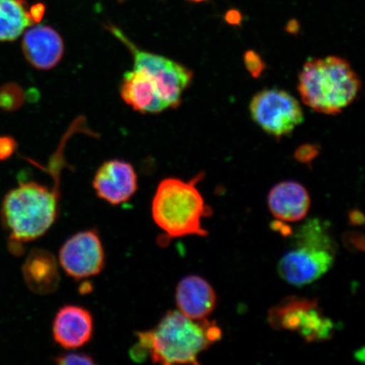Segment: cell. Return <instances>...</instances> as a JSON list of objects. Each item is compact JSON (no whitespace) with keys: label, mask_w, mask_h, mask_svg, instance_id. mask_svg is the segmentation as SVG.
<instances>
[{"label":"cell","mask_w":365,"mask_h":365,"mask_svg":"<svg viewBox=\"0 0 365 365\" xmlns=\"http://www.w3.org/2000/svg\"><path fill=\"white\" fill-rule=\"evenodd\" d=\"M251 118L268 135L280 139L302 124L304 112L294 96L278 88L263 89L251 99Z\"/></svg>","instance_id":"ba28073f"},{"label":"cell","mask_w":365,"mask_h":365,"mask_svg":"<svg viewBox=\"0 0 365 365\" xmlns=\"http://www.w3.org/2000/svg\"><path fill=\"white\" fill-rule=\"evenodd\" d=\"M362 83L349 61L339 56L312 58L299 76L301 99L319 113L336 115L357 98Z\"/></svg>","instance_id":"3957f363"},{"label":"cell","mask_w":365,"mask_h":365,"mask_svg":"<svg viewBox=\"0 0 365 365\" xmlns=\"http://www.w3.org/2000/svg\"><path fill=\"white\" fill-rule=\"evenodd\" d=\"M15 140L9 136H0V160H6L15 152Z\"/></svg>","instance_id":"7402d4cb"},{"label":"cell","mask_w":365,"mask_h":365,"mask_svg":"<svg viewBox=\"0 0 365 365\" xmlns=\"http://www.w3.org/2000/svg\"><path fill=\"white\" fill-rule=\"evenodd\" d=\"M242 20H243V16H242V14L238 10L231 9V10L227 11L225 21L228 24L232 26H240Z\"/></svg>","instance_id":"cb8c5ba5"},{"label":"cell","mask_w":365,"mask_h":365,"mask_svg":"<svg viewBox=\"0 0 365 365\" xmlns=\"http://www.w3.org/2000/svg\"><path fill=\"white\" fill-rule=\"evenodd\" d=\"M21 46L26 61L43 71L56 67L65 50L61 35L47 26H36L26 31Z\"/></svg>","instance_id":"4fadbf2b"},{"label":"cell","mask_w":365,"mask_h":365,"mask_svg":"<svg viewBox=\"0 0 365 365\" xmlns=\"http://www.w3.org/2000/svg\"><path fill=\"white\" fill-rule=\"evenodd\" d=\"M54 361L61 365H90L96 364L93 356L86 354L66 353L54 358Z\"/></svg>","instance_id":"ffe728a7"},{"label":"cell","mask_w":365,"mask_h":365,"mask_svg":"<svg viewBox=\"0 0 365 365\" xmlns=\"http://www.w3.org/2000/svg\"><path fill=\"white\" fill-rule=\"evenodd\" d=\"M62 150L53 157L56 178L52 189L36 182H22L9 191L1 207V221L14 245L19 246L43 236L56 222L58 213V182Z\"/></svg>","instance_id":"7a4b0ae2"},{"label":"cell","mask_w":365,"mask_h":365,"mask_svg":"<svg viewBox=\"0 0 365 365\" xmlns=\"http://www.w3.org/2000/svg\"><path fill=\"white\" fill-rule=\"evenodd\" d=\"M130 355L135 361L149 358L154 364H199V355L222 339L216 322L193 319L170 310L148 331L136 333Z\"/></svg>","instance_id":"6da1fadb"},{"label":"cell","mask_w":365,"mask_h":365,"mask_svg":"<svg viewBox=\"0 0 365 365\" xmlns=\"http://www.w3.org/2000/svg\"><path fill=\"white\" fill-rule=\"evenodd\" d=\"M286 30L292 34L298 33L299 30V21H297L296 20L289 21L286 26Z\"/></svg>","instance_id":"4316f807"},{"label":"cell","mask_w":365,"mask_h":365,"mask_svg":"<svg viewBox=\"0 0 365 365\" xmlns=\"http://www.w3.org/2000/svg\"><path fill=\"white\" fill-rule=\"evenodd\" d=\"M58 264L57 259L50 251L31 250L22 267L26 286L41 295L56 292L61 282Z\"/></svg>","instance_id":"2e32d148"},{"label":"cell","mask_w":365,"mask_h":365,"mask_svg":"<svg viewBox=\"0 0 365 365\" xmlns=\"http://www.w3.org/2000/svg\"><path fill=\"white\" fill-rule=\"evenodd\" d=\"M31 19L34 22L42 21L45 13V6L43 3H38L31 6L29 11Z\"/></svg>","instance_id":"d4e9b609"},{"label":"cell","mask_w":365,"mask_h":365,"mask_svg":"<svg viewBox=\"0 0 365 365\" xmlns=\"http://www.w3.org/2000/svg\"><path fill=\"white\" fill-rule=\"evenodd\" d=\"M118 1H120V2H124V1H125V0H118Z\"/></svg>","instance_id":"f1b7e54d"},{"label":"cell","mask_w":365,"mask_h":365,"mask_svg":"<svg viewBox=\"0 0 365 365\" xmlns=\"http://www.w3.org/2000/svg\"><path fill=\"white\" fill-rule=\"evenodd\" d=\"M121 98L135 111L158 113L170 108L156 79L143 68L134 67L123 77Z\"/></svg>","instance_id":"8fae6325"},{"label":"cell","mask_w":365,"mask_h":365,"mask_svg":"<svg viewBox=\"0 0 365 365\" xmlns=\"http://www.w3.org/2000/svg\"><path fill=\"white\" fill-rule=\"evenodd\" d=\"M178 310L193 319H207L217 307V297L204 278L187 276L180 281L175 294Z\"/></svg>","instance_id":"5bb4252c"},{"label":"cell","mask_w":365,"mask_h":365,"mask_svg":"<svg viewBox=\"0 0 365 365\" xmlns=\"http://www.w3.org/2000/svg\"><path fill=\"white\" fill-rule=\"evenodd\" d=\"M319 150L318 145L304 144L297 148L294 158L301 163L309 164L318 156Z\"/></svg>","instance_id":"44dd1931"},{"label":"cell","mask_w":365,"mask_h":365,"mask_svg":"<svg viewBox=\"0 0 365 365\" xmlns=\"http://www.w3.org/2000/svg\"><path fill=\"white\" fill-rule=\"evenodd\" d=\"M202 177V173L188 182L176 178L160 182L153 200L152 215L154 222L163 232L162 242L208 235L202 227V220L211 216L212 211L205 205L196 187Z\"/></svg>","instance_id":"277c9868"},{"label":"cell","mask_w":365,"mask_h":365,"mask_svg":"<svg viewBox=\"0 0 365 365\" xmlns=\"http://www.w3.org/2000/svg\"><path fill=\"white\" fill-rule=\"evenodd\" d=\"M58 264L68 276L76 280L101 273L105 253L98 231H81L68 238L59 250Z\"/></svg>","instance_id":"9c48e42d"},{"label":"cell","mask_w":365,"mask_h":365,"mask_svg":"<svg viewBox=\"0 0 365 365\" xmlns=\"http://www.w3.org/2000/svg\"><path fill=\"white\" fill-rule=\"evenodd\" d=\"M21 93L16 85L8 84L0 88V107L6 110H12L20 106Z\"/></svg>","instance_id":"ac0fdd59"},{"label":"cell","mask_w":365,"mask_h":365,"mask_svg":"<svg viewBox=\"0 0 365 365\" xmlns=\"http://www.w3.org/2000/svg\"><path fill=\"white\" fill-rule=\"evenodd\" d=\"M107 27L129 49L134 67L144 68L156 79L168 107H179L182 93L192 82L193 72L170 58L141 50L117 26L109 24Z\"/></svg>","instance_id":"52a82bcc"},{"label":"cell","mask_w":365,"mask_h":365,"mask_svg":"<svg viewBox=\"0 0 365 365\" xmlns=\"http://www.w3.org/2000/svg\"><path fill=\"white\" fill-rule=\"evenodd\" d=\"M268 322L276 330L298 332L309 342L330 339L334 324L325 317L318 300L290 296L282 299L268 312Z\"/></svg>","instance_id":"8992f818"},{"label":"cell","mask_w":365,"mask_h":365,"mask_svg":"<svg viewBox=\"0 0 365 365\" xmlns=\"http://www.w3.org/2000/svg\"><path fill=\"white\" fill-rule=\"evenodd\" d=\"M34 23L25 0H0V43L16 40Z\"/></svg>","instance_id":"e0dca14e"},{"label":"cell","mask_w":365,"mask_h":365,"mask_svg":"<svg viewBox=\"0 0 365 365\" xmlns=\"http://www.w3.org/2000/svg\"><path fill=\"white\" fill-rule=\"evenodd\" d=\"M349 220L354 225H363L364 218L359 211H352L349 214Z\"/></svg>","instance_id":"484cf974"},{"label":"cell","mask_w":365,"mask_h":365,"mask_svg":"<svg viewBox=\"0 0 365 365\" xmlns=\"http://www.w3.org/2000/svg\"><path fill=\"white\" fill-rule=\"evenodd\" d=\"M267 204L271 213L278 220L296 222L307 216L312 202L304 185L298 182L284 181L270 190Z\"/></svg>","instance_id":"9a60e30c"},{"label":"cell","mask_w":365,"mask_h":365,"mask_svg":"<svg viewBox=\"0 0 365 365\" xmlns=\"http://www.w3.org/2000/svg\"><path fill=\"white\" fill-rule=\"evenodd\" d=\"M189 1L194 2V3H202V2L207 1V0H189Z\"/></svg>","instance_id":"83f0119b"},{"label":"cell","mask_w":365,"mask_h":365,"mask_svg":"<svg viewBox=\"0 0 365 365\" xmlns=\"http://www.w3.org/2000/svg\"><path fill=\"white\" fill-rule=\"evenodd\" d=\"M244 63L246 70H247L254 78H259L262 75L266 63H264L262 58L257 52L253 50H248L245 53Z\"/></svg>","instance_id":"d6986e66"},{"label":"cell","mask_w":365,"mask_h":365,"mask_svg":"<svg viewBox=\"0 0 365 365\" xmlns=\"http://www.w3.org/2000/svg\"><path fill=\"white\" fill-rule=\"evenodd\" d=\"M52 331L54 341L62 348L78 349L93 337V317L88 309L78 305H65L54 317Z\"/></svg>","instance_id":"7c38bea8"},{"label":"cell","mask_w":365,"mask_h":365,"mask_svg":"<svg viewBox=\"0 0 365 365\" xmlns=\"http://www.w3.org/2000/svg\"><path fill=\"white\" fill-rule=\"evenodd\" d=\"M336 252V245L325 223L312 219L297 231L294 248L278 262V274L290 285L312 284L331 270Z\"/></svg>","instance_id":"5b68a950"},{"label":"cell","mask_w":365,"mask_h":365,"mask_svg":"<svg viewBox=\"0 0 365 365\" xmlns=\"http://www.w3.org/2000/svg\"><path fill=\"white\" fill-rule=\"evenodd\" d=\"M93 185L98 197L113 205L127 202L138 189L133 166L118 159L105 162L98 168Z\"/></svg>","instance_id":"30bf717a"},{"label":"cell","mask_w":365,"mask_h":365,"mask_svg":"<svg viewBox=\"0 0 365 365\" xmlns=\"http://www.w3.org/2000/svg\"><path fill=\"white\" fill-rule=\"evenodd\" d=\"M344 244L346 247L352 250H364V235L356 232H346L344 237Z\"/></svg>","instance_id":"603a6c76"}]
</instances>
